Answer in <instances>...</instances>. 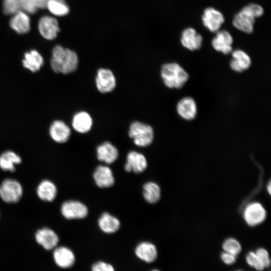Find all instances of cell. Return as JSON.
Segmentation results:
<instances>
[{
  "mask_svg": "<svg viewBox=\"0 0 271 271\" xmlns=\"http://www.w3.org/2000/svg\"><path fill=\"white\" fill-rule=\"evenodd\" d=\"M52 54L51 66L54 72L67 74L77 69L79 60L75 51L56 45L53 48Z\"/></svg>",
  "mask_w": 271,
  "mask_h": 271,
  "instance_id": "1",
  "label": "cell"
},
{
  "mask_svg": "<svg viewBox=\"0 0 271 271\" xmlns=\"http://www.w3.org/2000/svg\"><path fill=\"white\" fill-rule=\"evenodd\" d=\"M161 76L167 87L177 89L182 88L189 77L185 70L176 63L164 64L161 69Z\"/></svg>",
  "mask_w": 271,
  "mask_h": 271,
  "instance_id": "2",
  "label": "cell"
},
{
  "mask_svg": "<svg viewBox=\"0 0 271 271\" xmlns=\"http://www.w3.org/2000/svg\"><path fill=\"white\" fill-rule=\"evenodd\" d=\"M128 135L133 140L135 145L139 147H145L153 142L154 132L151 125L136 121L130 124Z\"/></svg>",
  "mask_w": 271,
  "mask_h": 271,
  "instance_id": "3",
  "label": "cell"
},
{
  "mask_svg": "<svg viewBox=\"0 0 271 271\" xmlns=\"http://www.w3.org/2000/svg\"><path fill=\"white\" fill-rule=\"evenodd\" d=\"M256 18L255 14L249 4L235 15L232 24L238 30L247 34H251L253 31Z\"/></svg>",
  "mask_w": 271,
  "mask_h": 271,
  "instance_id": "4",
  "label": "cell"
},
{
  "mask_svg": "<svg viewBox=\"0 0 271 271\" xmlns=\"http://www.w3.org/2000/svg\"><path fill=\"white\" fill-rule=\"evenodd\" d=\"M23 195V188L21 184L14 179H5L0 185V197L9 203L17 202Z\"/></svg>",
  "mask_w": 271,
  "mask_h": 271,
  "instance_id": "5",
  "label": "cell"
},
{
  "mask_svg": "<svg viewBox=\"0 0 271 271\" xmlns=\"http://www.w3.org/2000/svg\"><path fill=\"white\" fill-rule=\"evenodd\" d=\"M267 215L263 206L258 202L248 204L243 212V217L245 222L250 226H255L262 223Z\"/></svg>",
  "mask_w": 271,
  "mask_h": 271,
  "instance_id": "6",
  "label": "cell"
},
{
  "mask_svg": "<svg viewBox=\"0 0 271 271\" xmlns=\"http://www.w3.org/2000/svg\"><path fill=\"white\" fill-rule=\"evenodd\" d=\"M38 29L41 36L48 40L55 39L60 31L57 20L49 15L42 16L38 23Z\"/></svg>",
  "mask_w": 271,
  "mask_h": 271,
  "instance_id": "7",
  "label": "cell"
},
{
  "mask_svg": "<svg viewBox=\"0 0 271 271\" xmlns=\"http://www.w3.org/2000/svg\"><path fill=\"white\" fill-rule=\"evenodd\" d=\"M97 90L101 93L112 91L116 86V79L113 72L109 69L99 68L95 77Z\"/></svg>",
  "mask_w": 271,
  "mask_h": 271,
  "instance_id": "8",
  "label": "cell"
},
{
  "mask_svg": "<svg viewBox=\"0 0 271 271\" xmlns=\"http://www.w3.org/2000/svg\"><path fill=\"white\" fill-rule=\"evenodd\" d=\"M61 212L66 219H82L87 216L88 209L84 204L79 201L70 200L62 204Z\"/></svg>",
  "mask_w": 271,
  "mask_h": 271,
  "instance_id": "9",
  "label": "cell"
},
{
  "mask_svg": "<svg viewBox=\"0 0 271 271\" xmlns=\"http://www.w3.org/2000/svg\"><path fill=\"white\" fill-rule=\"evenodd\" d=\"M202 22L204 26L210 32H216L224 23V18L219 11L213 8H208L204 11Z\"/></svg>",
  "mask_w": 271,
  "mask_h": 271,
  "instance_id": "10",
  "label": "cell"
},
{
  "mask_svg": "<svg viewBox=\"0 0 271 271\" xmlns=\"http://www.w3.org/2000/svg\"><path fill=\"white\" fill-rule=\"evenodd\" d=\"M10 26L18 34L29 32L31 29V19L28 13L21 10L13 14L10 19Z\"/></svg>",
  "mask_w": 271,
  "mask_h": 271,
  "instance_id": "11",
  "label": "cell"
},
{
  "mask_svg": "<svg viewBox=\"0 0 271 271\" xmlns=\"http://www.w3.org/2000/svg\"><path fill=\"white\" fill-rule=\"evenodd\" d=\"M176 109L179 115L187 120L194 119L197 113L196 103L191 97H185L180 100L177 104Z\"/></svg>",
  "mask_w": 271,
  "mask_h": 271,
  "instance_id": "12",
  "label": "cell"
},
{
  "mask_svg": "<svg viewBox=\"0 0 271 271\" xmlns=\"http://www.w3.org/2000/svg\"><path fill=\"white\" fill-rule=\"evenodd\" d=\"M35 239L38 243L46 250L55 248L59 242V237L52 229L44 227L39 229L35 234Z\"/></svg>",
  "mask_w": 271,
  "mask_h": 271,
  "instance_id": "13",
  "label": "cell"
},
{
  "mask_svg": "<svg viewBox=\"0 0 271 271\" xmlns=\"http://www.w3.org/2000/svg\"><path fill=\"white\" fill-rule=\"evenodd\" d=\"M233 38L231 34L225 30L217 31L215 37L212 41L213 48L224 54L231 52Z\"/></svg>",
  "mask_w": 271,
  "mask_h": 271,
  "instance_id": "14",
  "label": "cell"
},
{
  "mask_svg": "<svg viewBox=\"0 0 271 271\" xmlns=\"http://www.w3.org/2000/svg\"><path fill=\"white\" fill-rule=\"evenodd\" d=\"M127 162L124 169L127 172L140 173L144 171L147 167V161L145 157L136 151H131L127 155Z\"/></svg>",
  "mask_w": 271,
  "mask_h": 271,
  "instance_id": "15",
  "label": "cell"
},
{
  "mask_svg": "<svg viewBox=\"0 0 271 271\" xmlns=\"http://www.w3.org/2000/svg\"><path fill=\"white\" fill-rule=\"evenodd\" d=\"M203 42L202 36L197 33L195 29L192 28H188L182 32L181 42L185 48L194 51L201 47Z\"/></svg>",
  "mask_w": 271,
  "mask_h": 271,
  "instance_id": "16",
  "label": "cell"
},
{
  "mask_svg": "<svg viewBox=\"0 0 271 271\" xmlns=\"http://www.w3.org/2000/svg\"><path fill=\"white\" fill-rule=\"evenodd\" d=\"M53 258L56 264L63 268L70 267L75 261L73 252L65 246L55 248L53 252Z\"/></svg>",
  "mask_w": 271,
  "mask_h": 271,
  "instance_id": "17",
  "label": "cell"
},
{
  "mask_svg": "<svg viewBox=\"0 0 271 271\" xmlns=\"http://www.w3.org/2000/svg\"><path fill=\"white\" fill-rule=\"evenodd\" d=\"M49 132L51 138L58 143L67 142L71 134L69 127L61 120L54 121L50 126Z\"/></svg>",
  "mask_w": 271,
  "mask_h": 271,
  "instance_id": "18",
  "label": "cell"
},
{
  "mask_svg": "<svg viewBox=\"0 0 271 271\" xmlns=\"http://www.w3.org/2000/svg\"><path fill=\"white\" fill-rule=\"evenodd\" d=\"M135 254L141 260L147 263H152L157 259L158 251L154 244L150 242L144 241L137 246Z\"/></svg>",
  "mask_w": 271,
  "mask_h": 271,
  "instance_id": "19",
  "label": "cell"
},
{
  "mask_svg": "<svg viewBox=\"0 0 271 271\" xmlns=\"http://www.w3.org/2000/svg\"><path fill=\"white\" fill-rule=\"evenodd\" d=\"M232 58L230 62V67L232 70L242 72L249 68L251 61L249 55L241 50H236L232 53Z\"/></svg>",
  "mask_w": 271,
  "mask_h": 271,
  "instance_id": "20",
  "label": "cell"
},
{
  "mask_svg": "<svg viewBox=\"0 0 271 271\" xmlns=\"http://www.w3.org/2000/svg\"><path fill=\"white\" fill-rule=\"evenodd\" d=\"M96 154L100 161L106 164L113 163L118 157L117 148L108 142H105L97 147Z\"/></svg>",
  "mask_w": 271,
  "mask_h": 271,
  "instance_id": "21",
  "label": "cell"
},
{
  "mask_svg": "<svg viewBox=\"0 0 271 271\" xmlns=\"http://www.w3.org/2000/svg\"><path fill=\"white\" fill-rule=\"evenodd\" d=\"M93 178L96 184L100 188L111 187L114 182L111 170L106 166H98L93 173Z\"/></svg>",
  "mask_w": 271,
  "mask_h": 271,
  "instance_id": "22",
  "label": "cell"
},
{
  "mask_svg": "<svg viewBox=\"0 0 271 271\" xmlns=\"http://www.w3.org/2000/svg\"><path fill=\"white\" fill-rule=\"evenodd\" d=\"M93 120L90 115L86 111H80L73 117L72 125L78 132L86 133L91 128Z\"/></svg>",
  "mask_w": 271,
  "mask_h": 271,
  "instance_id": "23",
  "label": "cell"
},
{
  "mask_svg": "<svg viewBox=\"0 0 271 271\" xmlns=\"http://www.w3.org/2000/svg\"><path fill=\"white\" fill-rule=\"evenodd\" d=\"M37 194L43 201L51 202L54 200L57 194V188L51 181L45 180L38 185Z\"/></svg>",
  "mask_w": 271,
  "mask_h": 271,
  "instance_id": "24",
  "label": "cell"
},
{
  "mask_svg": "<svg viewBox=\"0 0 271 271\" xmlns=\"http://www.w3.org/2000/svg\"><path fill=\"white\" fill-rule=\"evenodd\" d=\"M43 64V57L37 51L32 50L25 54L23 65L24 67L32 72L38 71Z\"/></svg>",
  "mask_w": 271,
  "mask_h": 271,
  "instance_id": "25",
  "label": "cell"
},
{
  "mask_svg": "<svg viewBox=\"0 0 271 271\" xmlns=\"http://www.w3.org/2000/svg\"><path fill=\"white\" fill-rule=\"evenodd\" d=\"M100 229L106 233H114L119 228V220L108 213H103L98 220Z\"/></svg>",
  "mask_w": 271,
  "mask_h": 271,
  "instance_id": "26",
  "label": "cell"
},
{
  "mask_svg": "<svg viewBox=\"0 0 271 271\" xmlns=\"http://www.w3.org/2000/svg\"><path fill=\"white\" fill-rule=\"evenodd\" d=\"M21 157L13 151H7L0 156V168L5 171L14 172L15 166L21 163Z\"/></svg>",
  "mask_w": 271,
  "mask_h": 271,
  "instance_id": "27",
  "label": "cell"
},
{
  "mask_svg": "<svg viewBox=\"0 0 271 271\" xmlns=\"http://www.w3.org/2000/svg\"><path fill=\"white\" fill-rule=\"evenodd\" d=\"M45 7L54 16L63 17L70 11L69 6L65 0H48Z\"/></svg>",
  "mask_w": 271,
  "mask_h": 271,
  "instance_id": "28",
  "label": "cell"
},
{
  "mask_svg": "<svg viewBox=\"0 0 271 271\" xmlns=\"http://www.w3.org/2000/svg\"><path fill=\"white\" fill-rule=\"evenodd\" d=\"M143 196L147 202L155 203L161 197L160 187L155 182H148L143 186Z\"/></svg>",
  "mask_w": 271,
  "mask_h": 271,
  "instance_id": "29",
  "label": "cell"
},
{
  "mask_svg": "<svg viewBox=\"0 0 271 271\" xmlns=\"http://www.w3.org/2000/svg\"><path fill=\"white\" fill-rule=\"evenodd\" d=\"M222 248L224 251L238 255L241 251L242 247L240 242L236 239L229 237L226 239L222 243Z\"/></svg>",
  "mask_w": 271,
  "mask_h": 271,
  "instance_id": "30",
  "label": "cell"
},
{
  "mask_svg": "<svg viewBox=\"0 0 271 271\" xmlns=\"http://www.w3.org/2000/svg\"><path fill=\"white\" fill-rule=\"evenodd\" d=\"M245 260L247 263L251 267L257 271H262L265 268L260 261L255 251L248 252L246 256Z\"/></svg>",
  "mask_w": 271,
  "mask_h": 271,
  "instance_id": "31",
  "label": "cell"
},
{
  "mask_svg": "<svg viewBox=\"0 0 271 271\" xmlns=\"http://www.w3.org/2000/svg\"><path fill=\"white\" fill-rule=\"evenodd\" d=\"M3 8V11L6 15H11L21 9L18 0H4Z\"/></svg>",
  "mask_w": 271,
  "mask_h": 271,
  "instance_id": "32",
  "label": "cell"
},
{
  "mask_svg": "<svg viewBox=\"0 0 271 271\" xmlns=\"http://www.w3.org/2000/svg\"><path fill=\"white\" fill-rule=\"evenodd\" d=\"M255 253L265 268L269 267L270 259L267 250L264 248H258L255 250Z\"/></svg>",
  "mask_w": 271,
  "mask_h": 271,
  "instance_id": "33",
  "label": "cell"
},
{
  "mask_svg": "<svg viewBox=\"0 0 271 271\" xmlns=\"http://www.w3.org/2000/svg\"><path fill=\"white\" fill-rule=\"evenodd\" d=\"M91 271H115V269L111 264L103 261H99L92 265Z\"/></svg>",
  "mask_w": 271,
  "mask_h": 271,
  "instance_id": "34",
  "label": "cell"
},
{
  "mask_svg": "<svg viewBox=\"0 0 271 271\" xmlns=\"http://www.w3.org/2000/svg\"><path fill=\"white\" fill-rule=\"evenodd\" d=\"M23 11L27 13L33 14L35 13L37 9L34 5L32 0H18Z\"/></svg>",
  "mask_w": 271,
  "mask_h": 271,
  "instance_id": "35",
  "label": "cell"
},
{
  "mask_svg": "<svg viewBox=\"0 0 271 271\" xmlns=\"http://www.w3.org/2000/svg\"><path fill=\"white\" fill-rule=\"evenodd\" d=\"M236 255L225 251H223L220 254L221 260L227 265L234 264L236 261Z\"/></svg>",
  "mask_w": 271,
  "mask_h": 271,
  "instance_id": "36",
  "label": "cell"
},
{
  "mask_svg": "<svg viewBox=\"0 0 271 271\" xmlns=\"http://www.w3.org/2000/svg\"><path fill=\"white\" fill-rule=\"evenodd\" d=\"M48 0H32L34 5L37 9L45 8Z\"/></svg>",
  "mask_w": 271,
  "mask_h": 271,
  "instance_id": "37",
  "label": "cell"
},
{
  "mask_svg": "<svg viewBox=\"0 0 271 271\" xmlns=\"http://www.w3.org/2000/svg\"><path fill=\"white\" fill-rule=\"evenodd\" d=\"M270 190H271V184H270V182H269L267 186V190L269 194H270V192H271Z\"/></svg>",
  "mask_w": 271,
  "mask_h": 271,
  "instance_id": "38",
  "label": "cell"
},
{
  "mask_svg": "<svg viewBox=\"0 0 271 271\" xmlns=\"http://www.w3.org/2000/svg\"><path fill=\"white\" fill-rule=\"evenodd\" d=\"M150 271H160V270H158L157 269H152V270H151Z\"/></svg>",
  "mask_w": 271,
  "mask_h": 271,
  "instance_id": "39",
  "label": "cell"
},
{
  "mask_svg": "<svg viewBox=\"0 0 271 271\" xmlns=\"http://www.w3.org/2000/svg\"><path fill=\"white\" fill-rule=\"evenodd\" d=\"M236 271H243V270H236Z\"/></svg>",
  "mask_w": 271,
  "mask_h": 271,
  "instance_id": "40",
  "label": "cell"
}]
</instances>
